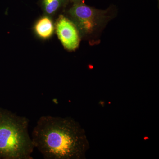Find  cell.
Segmentation results:
<instances>
[{
  "instance_id": "obj_7",
  "label": "cell",
  "mask_w": 159,
  "mask_h": 159,
  "mask_svg": "<svg viewBox=\"0 0 159 159\" xmlns=\"http://www.w3.org/2000/svg\"><path fill=\"white\" fill-rule=\"evenodd\" d=\"M74 3L83 2V0H69Z\"/></svg>"
},
{
  "instance_id": "obj_3",
  "label": "cell",
  "mask_w": 159,
  "mask_h": 159,
  "mask_svg": "<svg viewBox=\"0 0 159 159\" xmlns=\"http://www.w3.org/2000/svg\"><path fill=\"white\" fill-rule=\"evenodd\" d=\"M68 12L80 36L86 38L93 36L101 31L112 16L108 9H95L84 2L74 3Z\"/></svg>"
},
{
  "instance_id": "obj_2",
  "label": "cell",
  "mask_w": 159,
  "mask_h": 159,
  "mask_svg": "<svg viewBox=\"0 0 159 159\" xmlns=\"http://www.w3.org/2000/svg\"><path fill=\"white\" fill-rule=\"evenodd\" d=\"M29 124L27 117L0 108V159H33Z\"/></svg>"
},
{
  "instance_id": "obj_6",
  "label": "cell",
  "mask_w": 159,
  "mask_h": 159,
  "mask_svg": "<svg viewBox=\"0 0 159 159\" xmlns=\"http://www.w3.org/2000/svg\"><path fill=\"white\" fill-rule=\"evenodd\" d=\"M69 0H42V7L45 15L52 17Z\"/></svg>"
},
{
  "instance_id": "obj_4",
  "label": "cell",
  "mask_w": 159,
  "mask_h": 159,
  "mask_svg": "<svg viewBox=\"0 0 159 159\" xmlns=\"http://www.w3.org/2000/svg\"><path fill=\"white\" fill-rule=\"evenodd\" d=\"M55 30L63 46L67 50L75 51L79 47L81 36L71 20L61 15L55 23Z\"/></svg>"
},
{
  "instance_id": "obj_5",
  "label": "cell",
  "mask_w": 159,
  "mask_h": 159,
  "mask_svg": "<svg viewBox=\"0 0 159 159\" xmlns=\"http://www.w3.org/2000/svg\"><path fill=\"white\" fill-rule=\"evenodd\" d=\"M33 29L37 37L42 39H48L54 34L55 25L51 16L45 15L37 20Z\"/></svg>"
},
{
  "instance_id": "obj_1",
  "label": "cell",
  "mask_w": 159,
  "mask_h": 159,
  "mask_svg": "<svg viewBox=\"0 0 159 159\" xmlns=\"http://www.w3.org/2000/svg\"><path fill=\"white\" fill-rule=\"evenodd\" d=\"M31 138L46 159H83L89 148L84 129L70 117H40Z\"/></svg>"
}]
</instances>
